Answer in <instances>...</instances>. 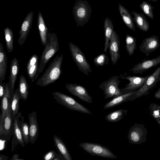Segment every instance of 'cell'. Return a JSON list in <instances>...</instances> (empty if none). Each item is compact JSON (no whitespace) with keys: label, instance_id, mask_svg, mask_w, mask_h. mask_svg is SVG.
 <instances>
[{"label":"cell","instance_id":"47","mask_svg":"<svg viewBox=\"0 0 160 160\" xmlns=\"http://www.w3.org/2000/svg\"><path fill=\"white\" fill-rule=\"evenodd\" d=\"M160 44V42L159 43Z\"/></svg>","mask_w":160,"mask_h":160},{"label":"cell","instance_id":"20","mask_svg":"<svg viewBox=\"0 0 160 160\" xmlns=\"http://www.w3.org/2000/svg\"><path fill=\"white\" fill-rule=\"evenodd\" d=\"M30 142L33 144L38 136L39 128L36 112L33 111L28 115Z\"/></svg>","mask_w":160,"mask_h":160},{"label":"cell","instance_id":"9","mask_svg":"<svg viewBox=\"0 0 160 160\" xmlns=\"http://www.w3.org/2000/svg\"><path fill=\"white\" fill-rule=\"evenodd\" d=\"M150 75L144 77L127 75L126 73L119 76L122 79H126L129 81V83L121 89L123 93H125L132 91L138 90L141 88L146 82Z\"/></svg>","mask_w":160,"mask_h":160},{"label":"cell","instance_id":"38","mask_svg":"<svg viewBox=\"0 0 160 160\" xmlns=\"http://www.w3.org/2000/svg\"><path fill=\"white\" fill-rule=\"evenodd\" d=\"M58 154L54 150L50 151L45 153L43 157L44 160H52Z\"/></svg>","mask_w":160,"mask_h":160},{"label":"cell","instance_id":"18","mask_svg":"<svg viewBox=\"0 0 160 160\" xmlns=\"http://www.w3.org/2000/svg\"><path fill=\"white\" fill-rule=\"evenodd\" d=\"M18 60L14 58L11 62L10 74L9 76V83L10 94L11 102L12 100L14 93V87L19 70Z\"/></svg>","mask_w":160,"mask_h":160},{"label":"cell","instance_id":"7","mask_svg":"<svg viewBox=\"0 0 160 160\" xmlns=\"http://www.w3.org/2000/svg\"><path fill=\"white\" fill-rule=\"evenodd\" d=\"M119 78L118 76H112L99 85V88L103 91L105 98H114L124 94L119 87L120 82Z\"/></svg>","mask_w":160,"mask_h":160},{"label":"cell","instance_id":"21","mask_svg":"<svg viewBox=\"0 0 160 160\" xmlns=\"http://www.w3.org/2000/svg\"><path fill=\"white\" fill-rule=\"evenodd\" d=\"M4 135L0 136L1 138L9 141L12 135L13 128V120L12 116L11 102L9 104L4 122Z\"/></svg>","mask_w":160,"mask_h":160},{"label":"cell","instance_id":"40","mask_svg":"<svg viewBox=\"0 0 160 160\" xmlns=\"http://www.w3.org/2000/svg\"><path fill=\"white\" fill-rule=\"evenodd\" d=\"M5 84L3 82H0V98L1 99L3 96L4 93Z\"/></svg>","mask_w":160,"mask_h":160},{"label":"cell","instance_id":"32","mask_svg":"<svg viewBox=\"0 0 160 160\" xmlns=\"http://www.w3.org/2000/svg\"><path fill=\"white\" fill-rule=\"evenodd\" d=\"M6 46L8 53L13 49V36L12 30L8 27L4 30Z\"/></svg>","mask_w":160,"mask_h":160},{"label":"cell","instance_id":"8","mask_svg":"<svg viewBox=\"0 0 160 160\" xmlns=\"http://www.w3.org/2000/svg\"><path fill=\"white\" fill-rule=\"evenodd\" d=\"M147 133V129L144 125L135 123L128 132L127 137L129 142L135 144L143 143L146 140Z\"/></svg>","mask_w":160,"mask_h":160},{"label":"cell","instance_id":"3","mask_svg":"<svg viewBox=\"0 0 160 160\" xmlns=\"http://www.w3.org/2000/svg\"><path fill=\"white\" fill-rule=\"evenodd\" d=\"M92 10L88 2L79 0L77 1L73 8V14L78 27H82L88 22Z\"/></svg>","mask_w":160,"mask_h":160},{"label":"cell","instance_id":"2","mask_svg":"<svg viewBox=\"0 0 160 160\" xmlns=\"http://www.w3.org/2000/svg\"><path fill=\"white\" fill-rule=\"evenodd\" d=\"M59 48L58 39L56 33H48L47 42L40 58L38 70L39 74L43 71L47 63Z\"/></svg>","mask_w":160,"mask_h":160},{"label":"cell","instance_id":"13","mask_svg":"<svg viewBox=\"0 0 160 160\" xmlns=\"http://www.w3.org/2000/svg\"><path fill=\"white\" fill-rule=\"evenodd\" d=\"M120 44L119 37L116 32L114 31L110 38L108 47L111 59L114 65L116 64L120 57Z\"/></svg>","mask_w":160,"mask_h":160},{"label":"cell","instance_id":"30","mask_svg":"<svg viewBox=\"0 0 160 160\" xmlns=\"http://www.w3.org/2000/svg\"><path fill=\"white\" fill-rule=\"evenodd\" d=\"M21 99L19 88L14 92L11 102L12 116V117L16 116L18 113L19 109V101Z\"/></svg>","mask_w":160,"mask_h":160},{"label":"cell","instance_id":"29","mask_svg":"<svg viewBox=\"0 0 160 160\" xmlns=\"http://www.w3.org/2000/svg\"><path fill=\"white\" fill-rule=\"evenodd\" d=\"M128 110L120 109L111 112L105 117V119L110 122H116L121 120L124 116L126 115Z\"/></svg>","mask_w":160,"mask_h":160},{"label":"cell","instance_id":"48","mask_svg":"<svg viewBox=\"0 0 160 160\" xmlns=\"http://www.w3.org/2000/svg\"></svg>","mask_w":160,"mask_h":160},{"label":"cell","instance_id":"28","mask_svg":"<svg viewBox=\"0 0 160 160\" xmlns=\"http://www.w3.org/2000/svg\"><path fill=\"white\" fill-rule=\"evenodd\" d=\"M118 6L119 12L126 25L130 29L135 31L136 28L132 18L128 10L121 4H119Z\"/></svg>","mask_w":160,"mask_h":160},{"label":"cell","instance_id":"5","mask_svg":"<svg viewBox=\"0 0 160 160\" xmlns=\"http://www.w3.org/2000/svg\"><path fill=\"white\" fill-rule=\"evenodd\" d=\"M79 145L84 151L92 155L111 159L117 158V157L109 148L101 144L85 142L80 143Z\"/></svg>","mask_w":160,"mask_h":160},{"label":"cell","instance_id":"46","mask_svg":"<svg viewBox=\"0 0 160 160\" xmlns=\"http://www.w3.org/2000/svg\"><path fill=\"white\" fill-rule=\"evenodd\" d=\"M149 1H151L152 0H148Z\"/></svg>","mask_w":160,"mask_h":160},{"label":"cell","instance_id":"35","mask_svg":"<svg viewBox=\"0 0 160 160\" xmlns=\"http://www.w3.org/2000/svg\"><path fill=\"white\" fill-rule=\"evenodd\" d=\"M150 113L160 125V105L152 103L149 106Z\"/></svg>","mask_w":160,"mask_h":160},{"label":"cell","instance_id":"42","mask_svg":"<svg viewBox=\"0 0 160 160\" xmlns=\"http://www.w3.org/2000/svg\"><path fill=\"white\" fill-rule=\"evenodd\" d=\"M19 156L18 154H15L13 155L12 158L9 160H24V159L19 158Z\"/></svg>","mask_w":160,"mask_h":160},{"label":"cell","instance_id":"22","mask_svg":"<svg viewBox=\"0 0 160 160\" xmlns=\"http://www.w3.org/2000/svg\"><path fill=\"white\" fill-rule=\"evenodd\" d=\"M1 99V108L2 112L0 115V122L4 123V118L8 108L9 104L11 102L9 82L5 84L4 93Z\"/></svg>","mask_w":160,"mask_h":160},{"label":"cell","instance_id":"17","mask_svg":"<svg viewBox=\"0 0 160 160\" xmlns=\"http://www.w3.org/2000/svg\"><path fill=\"white\" fill-rule=\"evenodd\" d=\"M160 64V56L151 59L142 61L135 65L130 70L135 74H142V73L151 68Z\"/></svg>","mask_w":160,"mask_h":160},{"label":"cell","instance_id":"26","mask_svg":"<svg viewBox=\"0 0 160 160\" xmlns=\"http://www.w3.org/2000/svg\"><path fill=\"white\" fill-rule=\"evenodd\" d=\"M104 29L105 38L104 51L106 52L108 48L110 38L114 31V26L111 20L108 17L106 18L104 20Z\"/></svg>","mask_w":160,"mask_h":160},{"label":"cell","instance_id":"19","mask_svg":"<svg viewBox=\"0 0 160 160\" xmlns=\"http://www.w3.org/2000/svg\"><path fill=\"white\" fill-rule=\"evenodd\" d=\"M38 57L34 54L29 59L27 64V74L32 82H33L38 77Z\"/></svg>","mask_w":160,"mask_h":160},{"label":"cell","instance_id":"31","mask_svg":"<svg viewBox=\"0 0 160 160\" xmlns=\"http://www.w3.org/2000/svg\"><path fill=\"white\" fill-rule=\"evenodd\" d=\"M18 88L21 99L26 101L28 97V85L26 78L23 75L19 78Z\"/></svg>","mask_w":160,"mask_h":160},{"label":"cell","instance_id":"45","mask_svg":"<svg viewBox=\"0 0 160 160\" xmlns=\"http://www.w3.org/2000/svg\"><path fill=\"white\" fill-rule=\"evenodd\" d=\"M158 0H152L151 1H153L154 2H156L157 1H158Z\"/></svg>","mask_w":160,"mask_h":160},{"label":"cell","instance_id":"12","mask_svg":"<svg viewBox=\"0 0 160 160\" xmlns=\"http://www.w3.org/2000/svg\"><path fill=\"white\" fill-rule=\"evenodd\" d=\"M65 87L70 93L82 101L88 103L92 102V97L83 86L76 83H69Z\"/></svg>","mask_w":160,"mask_h":160},{"label":"cell","instance_id":"15","mask_svg":"<svg viewBox=\"0 0 160 160\" xmlns=\"http://www.w3.org/2000/svg\"><path fill=\"white\" fill-rule=\"evenodd\" d=\"M33 12H30L26 16L21 25L18 40V44L22 45L24 43L31 28L33 19Z\"/></svg>","mask_w":160,"mask_h":160},{"label":"cell","instance_id":"23","mask_svg":"<svg viewBox=\"0 0 160 160\" xmlns=\"http://www.w3.org/2000/svg\"><path fill=\"white\" fill-rule=\"evenodd\" d=\"M55 146L60 155L65 160H72L68 149L62 139L56 135L53 136Z\"/></svg>","mask_w":160,"mask_h":160},{"label":"cell","instance_id":"6","mask_svg":"<svg viewBox=\"0 0 160 160\" xmlns=\"http://www.w3.org/2000/svg\"><path fill=\"white\" fill-rule=\"evenodd\" d=\"M69 45L72 59L79 70L89 75L88 72H91L92 70L84 55L77 46L70 42Z\"/></svg>","mask_w":160,"mask_h":160},{"label":"cell","instance_id":"10","mask_svg":"<svg viewBox=\"0 0 160 160\" xmlns=\"http://www.w3.org/2000/svg\"><path fill=\"white\" fill-rule=\"evenodd\" d=\"M160 81V66L158 67L151 75L145 83L136 93V98L148 95L150 91L156 87L157 83Z\"/></svg>","mask_w":160,"mask_h":160},{"label":"cell","instance_id":"4","mask_svg":"<svg viewBox=\"0 0 160 160\" xmlns=\"http://www.w3.org/2000/svg\"><path fill=\"white\" fill-rule=\"evenodd\" d=\"M52 95L53 98L58 103L71 110L92 114L86 108L69 96L58 92H54L52 93Z\"/></svg>","mask_w":160,"mask_h":160},{"label":"cell","instance_id":"37","mask_svg":"<svg viewBox=\"0 0 160 160\" xmlns=\"http://www.w3.org/2000/svg\"><path fill=\"white\" fill-rule=\"evenodd\" d=\"M108 57L104 53H101L94 58L93 62L96 66L103 67L108 65L109 62Z\"/></svg>","mask_w":160,"mask_h":160},{"label":"cell","instance_id":"41","mask_svg":"<svg viewBox=\"0 0 160 160\" xmlns=\"http://www.w3.org/2000/svg\"><path fill=\"white\" fill-rule=\"evenodd\" d=\"M154 96L157 99H160V87L155 93Z\"/></svg>","mask_w":160,"mask_h":160},{"label":"cell","instance_id":"1","mask_svg":"<svg viewBox=\"0 0 160 160\" xmlns=\"http://www.w3.org/2000/svg\"><path fill=\"white\" fill-rule=\"evenodd\" d=\"M63 56L57 55L51 62L42 76L36 82L37 85L42 87H46L53 83L60 78L62 73L61 65Z\"/></svg>","mask_w":160,"mask_h":160},{"label":"cell","instance_id":"24","mask_svg":"<svg viewBox=\"0 0 160 160\" xmlns=\"http://www.w3.org/2000/svg\"><path fill=\"white\" fill-rule=\"evenodd\" d=\"M132 13L134 16L133 20L136 24L137 27L143 31L147 32L150 28L149 24L145 15L135 11L132 12Z\"/></svg>","mask_w":160,"mask_h":160},{"label":"cell","instance_id":"44","mask_svg":"<svg viewBox=\"0 0 160 160\" xmlns=\"http://www.w3.org/2000/svg\"><path fill=\"white\" fill-rule=\"evenodd\" d=\"M8 157L5 155L0 154V160H7Z\"/></svg>","mask_w":160,"mask_h":160},{"label":"cell","instance_id":"27","mask_svg":"<svg viewBox=\"0 0 160 160\" xmlns=\"http://www.w3.org/2000/svg\"><path fill=\"white\" fill-rule=\"evenodd\" d=\"M8 59L3 45L0 43V82H3L5 79Z\"/></svg>","mask_w":160,"mask_h":160},{"label":"cell","instance_id":"25","mask_svg":"<svg viewBox=\"0 0 160 160\" xmlns=\"http://www.w3.org/2000/svg\"><path fill=\"white\" fill-rule=\"evenodd\" d=\"M38 26L42 44L45 46L47 42L48 28L46 26L40 12H39L38 14Z\"/></svg>","mask_w":160,"mask_h":160},{"label":"cell","instance_id":"39","mask_svg":"<svg viewBox=\"0 0 160 160\" xmlns=\"http://www.w3.org/2000/svg\"><path fill=\"white\" fill-rule=\"evenodd\" d=\"M8 140L1 138L0 139V150L2 151L5 149L6 147Z\"/></svg>","mask_w":160,"mask_h":160},{"label":"cell","instance_id":"16","mask_svg":"<svg viewBox=\"0 0 160 160\" xmlns=\"http://www.w3.org/2000/svg\"><path fill=\"white\" fill-rule=\"evenodd\" d=\"M138 90L131 91L113 98L106 103L103 108L104 109L110 108L119 105L128 101H132L136 99V93Z\"/></svg>","mask_w":160,"mask_h":160},{"label":"cell","instance_id":"34","mask_svg":"<svg viewBox=\"0 0 160 160\" xmlns=\"http://www.w3.org/2000/svg\"><path fill=\"white\" fill-rule=\"evenodd\" d=\"M24 117H21L20 128L23 141L26 144L30 142L29 124L24 122Z\"/></svg>","mask_w":160,"mask_h":160},{"label":"cell","instance_id":"14","mask_svg":"<svg viewBox=\"0 0 160 160\" xmlns=\"http://www.w3.org/2000/svg\"><path fill=\"white\" fill-rule=\"evenodd\" d=\"M160 45L158 37L152 35L143 39L139 48L142 52L148 56L150 53L154 51L159 48Z\"/></svg>","mask_w":160,"mask_h":160},{"label":"cell","instance_id":"43","mask_svg":"<svg viewBox=\"0 0 160 160\" xmlns=\"http://www.w3.org/2000/svg\"><path fill=\"white\" fill-rule=\"evenodd\" d=\"M64 158L61 155L58 154L53 160H64Z\"/></svg>","mask_w":160,"mask_h":160},{"label":"cell","instance_id":"11","mask_svg":"<svg viewBox=\"0 0 160 160\" xmlns=\"http://www.w3.org/2000/svg\"><path fill=\"white\" fill-rule=\"evenodd\" d=\"M21 115V112H19L16 116L12 117L13 128L12 135V152L14 151L15 148L18 144H20L23 148L25 146L20 128Z\"/></svg>","mask_w":160,"mask_h":160},{"label":"cell","instance_id":"33","mask_svg":"<svg viewBox=\"0 0 160 160\" xmlns=\"http://www.w3.org/2000/svg\"><path fill=\"white\" fill-rule=\"evenodd\" d=\"M126 48L130 56L134 53L137 48L136 38L133 37L127 34L126 37Z\"/></svg>","mask_w":160,"mask_h":160},{"label":"cell","instance_id":"36","mask_svg":"<svg viewBox=\"0 0 160 160\" xmlns=\"http://www.w3.org/2000/svg\"><path fill=\"white\" fill-rule=\"evenodd\" d=\"M140 8L143 13L150 18L153 19V10L154 7L145 1H143L139 5Z\"/></svg>","mask_w":160,"mask_h":160}]
</instances>
